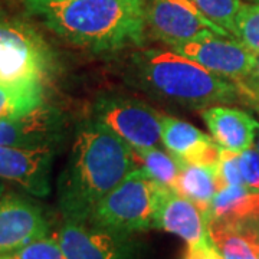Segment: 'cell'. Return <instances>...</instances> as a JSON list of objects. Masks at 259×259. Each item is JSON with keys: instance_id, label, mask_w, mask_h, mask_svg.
Listing matches in <instances>:
<instances>
[{"instance_id": "4", "label": "cell", "mask_w": 259, "mask_h": 259, "mask_svg": "<svg viewBox=\"0 0 259 259\" xmlns=\"http://www.w3.org/2000/svg\"><path fill=\"white\" fill-rule=\"evenodd\" d=\"M167 189L137 167L102 199L90 222L128 235L156 228L158 204Z\"/></svg>"}, {"instance_id": "25", "label": "cell", "mask_w": 259, "mask_h": 259, "mask_svg": "<svg viewBox=\"0 0 259 259\" xmlns=\"http://www.w3.org/2000/svg\"><path fill=\"white\" fill-rule=\"evenodd\" d=\"M183 259H223V256L212 238L207 236L203 241L187 245Z\"/></svg>"}, {"instance_id": "20", "label": "cell", "mask_w": 259, "mask_h": 259, "mask_svg": "<svg viewBox=\"0 0 259 259\" xmlns=\"http://www.w3.org/2000/svg\"><path fill=\"white\" fill-rule=\"evenodd\" d=\"M197 9L209 18L213 23L225 29L228 33L233 35L235 20L242 9L241 0H192Z\"/></svg>"}, {"instance_id": "15", "label": "cell", "mask_w": 259, "mask_h": 259, "mask_svg": "<svg viewBox=\"0 0 259 259\" xmlns=\"http://www.w3.org/2000/svg\"><path fill=\"white\" fill-rule=\"evenodd\" d=\"M202 118L212 133V139L222 148L235 153L252 147L256 130H259L258 121L249 114L226 105L204 108Z\"/></svg>"}, {"instance_id": "2", "label": "cell", "mask_w": 259, "mask_h": 259, "mask_svg": "<svg viewBox=\"0 0 259 259\" xmlns=\"http://www.w3.org/2000/svg\"><path fill=\"white\" fill-rule=\"evenodd\" d=\"M56 36L94 54L139 47L146 32V0H22Z\"/></svg>"}, {"instance_id": "9", "label": "cell", "mask_w": 259, "mask_h": 259, "mask_svg": "<svg viewBox=\"0 0 259 259\" xmlns=\"http://www.w3.org/2000/svg\"><path fill=\"white\" fill-rule=\"evenodd\" d=\"M171 51L200 64L213 74L228 78L239 85L243 79L249 78L256 61V54L239 40L229 37L225 39V36L219 35H210L173 47Z\"/></svg>"}, {"instance_id": "29", "label": "cell", "mask_w": 259, "mask_h": 259, "mask_svg": "<svg viewBox=\"0 0 259 259\" xmlns=\"http://www.w3.org/2000/svg\"><path fill=\"white\" fill-rule=\"evenodd\" d=\"M259 134V133H258ZM256 147H258V153H259V136H258V144H256Z\"/></svg>"}, {"instance_id": "10", "label": "cell", "mask_w": 259, "mask_h": 259, "mask_svg": "<svg viewBox=\"0 0 259 259\" xmlns=\"http://www.w3.org/2000/svg\"><path fill=\"white\" fill-rule=\"evenodd\" d=\"M49 222L40 206L18 194L0 199V255L16 253L48 235Z\"/></svg>"}, {"instance_id": "22", "label": "cell", "mask_w": 259, "mask_h": 259, "mask_svg": "<svg viewBox=\"0 0 259 259\" xmlns=\"http://www.w3.org/2000/svg\"><path fill=\"white\" fill-rule=\"evenodd\" d=\"M13 255L16 259H65L59 241L47 236L29 243Z\"/></svg>"}, {"instance_id": "23", "label": "cell", "mask_w": 259, "mask_h": 259, "mask_svg": "<svg viewBox=\"0 0 259 259\" xmlns=\"http://www.w3.org/2000/svg\"><path fill=\"white\" fill-rule=\"evenodd\" d=\"M218 171H219L222 187L243 186V179H242L241 167H239V153L221 147Z\"/></svg>"}, {"instance_id": "1", "label": "cell", "mask_w": 259, "mask_h": 259, "mask_svg": "<svg viewBox=\"0 0 259 259\" xmlns=\"http://www.w3.org/2000/svg\"><path fill=\"white\" fill-rule=\"evenodd\" d=\"M137 167L136 153L124 140L97 120L83 121L58 182L65 219L90 222L102 199Z\"/></svg>"}, {"instance_id": "24", "label": "cell", "mask_w": 259, "mask_h": 259, "mask_svg": "<svg viewBox=\"0 0 259 259\" xmlns=\"http://www.w3.org/2000/svg\"><path fill=\"white\" fill-rule=\"evenodd\" d=\"M239 167L243 186L250 192H259V153L250 147L239 153Z\"/></svg>"}, {"instance_id": "8", "label": "cell", "mask_w": 259, "mask_h": 259, "mask_svg": "<svg viewBox=\"0 0 259 259\" xmlns=\"http://www.w3.org/2000/svg\"><path fill=\"white\" fill-rule=\"evenodd\" d=\"M128 233L91 222L65 219L58 241L65 259H136V243Z\"/></svg>"}, {"instance_id": "6", "label": "cell", "mask_w": 259, "mask_h": 259, "mask_svg": "<svg viewBox=\"0 0 259 259\" xmlns=\"http://www.w3.org/2000/svg\"><path fill=\"white\" fill-rule=\"evenodd\" d=\"M93 115L133 150L157 147L161 143L163 115L146 102L121 95H104L94 104Z\"/></svg>"}, {"instance_id": "26", "label": "cell", "mask_w": 259, "mask_h": 259, "mask_svg": "<svg viewBox=\"0 0 259 259\" xmlns=\"http://www.w3.org/2000/svg\"><path fill=\"white\" fill-rule=\"evenodd\" d=\"M249 78L252 79L253 85H255V87L258 88V91H259V54H256L255 68H253V71H252V74H250Z\"/></svg>"}, {"instance_id": "11", "label": "cell", "mask_w": 259, "mask_h": 259, "mask_svg": "<svg viewBox=\"0 0 259 259\" xmlns=\"http://www.w3.org/2000/svg\"><path fill=\"white\" fill-rule=\"evenodd\" d=\"M55 147L0 146V179L13 182L28 193L45 197L51 192Z\"/></svg>"}, {"instance_id": "3", "label": "cell", "mask_w": 259, "mask_h": 259, "mask_svg": "<svg viewBox=\"0 0 259 259\" xmlns=\"http://www.w3.org/2000/svg\"><path fill=\"white\" fill-rule=\"evenodd\" d=\"M133 68L143 90L187 107L229 104L248 94L239 90V83L213 74L175 51L147 49L134 56Z\"/></svg>"}, {"instance_id": "27", "label": "cell", "mask_w": 259, "mask_h": 259, "mask_svg": "<svg viewBox=\"0 0 259 259\" xmlns=\"http://www.w3.org/2000/svg\"><path fill=\"white\" fill-rule=\"evenodd\" d=\"M0 259H16L13 253H5V255H0Z\"/></svg>"}, {"instance_id": "13", "label": "cell", "mask_w": 259, "mask_h": 259, "mask_svg": "<svg viewBox=\"0 0 259 259\" xmlns=\"http://www.w3.org/2000/svg\"><path fill=\"white\" fill-rule=\"evenodd\" d=\"M161 143L182 164H218L221 146L190 122L163 115Z\"/></svg>"}, {"instance_id": "19", "label": "cell", "mask_w": 259, "mask_h": 259, "mask_svg": "<svg viewBox=\"0 0 259 259\" xmlns=\"http://www.w3.org/2000/svg\"><path fill=\"white\" fill-rule=\"evenodd\" d=\"M209 235L221 250L223 259H259L258 249L235 232L209 226Z\"/></svg>"}, {"instance_id": "7", "label": "cell", "mask_w": 259, "mask_h": 259, "mask_svg": "<svg viewBox=\"0 0 259 259\" xmlns=\"http://www.w3.org/2000/svg\"><path fill=\"white\" fill-rule=\"evenodd\" d=\"M146 20L153 35L171 48L210 35L232 37L192 0H146Z\"/></svg>"}, {"instance_id": "17", "label": "cell", "mask_w": 259, "mask_h": 259, "mask_svg": "<svg viewBox=\"0 0 259 259\" xmlns=\"http://www.w3.org/2000/svg\"><path fill=\"white\" fill-rule=\"evenodd\" d=\"M44 105L42 79L0 81V121L22 117Z\"/></svg>"}, {"instance_id": "18", "label": "cell", "mask_w": 259, "mask_h": 259, "mask_svg": "<svg viewBox=\"0 0 259 259\" xmlns=\"http://www.w3.org/2000/svg\"><path fill=\"white\" fill-rule=\"evenodd\" d=\"M134 153L141 170H144L160 185L175 190L179 175L182 171V161L179 158L157 147L134 150Z\"/></svg>"}, {"instance_id": "5", "label": "cell", "mask_w": 259, "mask_h": 259, "mask_svg": "<svg viewBox=\"0 0 259 259\" xmlns=\"http://www.w3.org/2000/svg\"><path fill=\"white\" fill-rule=\"evenodd\" d=\"M54 64L45 37L29 22L0 10V81H45Z\"/></svg>"}, {"instance_id": "28", "label": "cell", "mask_w": 259, "mask_h": 259, "mask_svg": "<svg viewBox=\"0 0 259 259\" xmlns=\"http://www.w3.org/2000/svg\"><path fill=\"white\" fill-rule=\"evenodd\" d=\"M3 193H5V185H3V183L0 182V199H2Z\"/></svg>"}, {"instance_id": "12", "label": "cell", "mask_w": 259, "mask_h": 259, "mask_svg": "<svg viewBox=\"0 0 259 259\" xmlns=\"http://www.w3.org/2000/svg\"><path fill=\"white\" fill-rule=\"evenodd\" d=\"M62 131V114L44 104L22 117L0 121V146L55 147Z\"/></svg>"}, {"instance_id": "16", "label": "cell", "mask_w": 259, "mask_h": 259, "mask_svg": "<svg viewBox=\"0 0 259 259\" xmlns=\"http://www.w3.org/2000/svg\"><path fill=\"white\" fill-rule=\"evenodd\" d=\"M222 189L218 164H182L175 192L202 207L209 216V206L214 194Z\"/></svg>"}, {"instance_id": "21", "label": "cell", "mask_w": 259, "mask_h": 259, "mask_svg": "<svg viewBox=\"0 0 259 259\" xmlns=\"http://www.w3.org/2000/svg\"><path fill=\"white\" fill-rule=\"evenodd\" d=\"M233 36L253 54H259V5L242 6L235 20Z\"/></svg>"}, {"instance_id": "14", "label": "cell", "mask_w": 259, "mask_h": 259, "mask_svg": "<svg viewBox=\"0 0 259 259\" xmlns=\"http://www.w3.org/2000/svg\"><path fill=\"white\" fill-rule=\"evenodd\" d=\"M156 228L180 236L187 245L210 236L207 213L173 189H167L160 200Z\"/></svg>"}, {"instance_id": "30", "label": "cell", "mask_w": 259, "mask_h": 259, "mask_svg": "<svg viewBox=\"0 0 259 259\" xmlns=\"http://www.w3.org/2000/svg\"><path fill=\"white\" fill-rule=\"evenodd\" d=\"M252 2H255L256 5H259V0H252Z\"/></svg>"}]
</instances>
